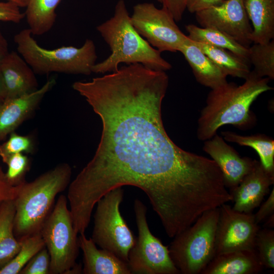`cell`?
<instances>
[{
    "label": "cell",
    "mask_w": 274,
    "mask_h": 274,
    "mask_svg": "<svg viewBox=\"0 0 274 274\" xmlns=\"http://www.w3.org/2000/svg\"><path fill=\"white\" fill-rule=\"evenodd\" d=\"M15 208L13 199L0 205V270L18 253L21 243L14 233Z\"/></svg>",
    "instance_id": "obj_21"
},
{
    "label": "cell",
    "mask_w": 274,
    "mask_h": 274,
    "mask_svg": "<svg viewBox=\"0 0 274 274\" xmlns=\"http://www.w3.org/2000/svg\"><path fill=\"white\" fill-rule=\"evenodd\" d=\"M16 194V186H12L8 182L5 173L0 166V205L6 200L14 199Z\"/></svg>",
    "instance_id": "obj_34"
},
{
    "label": "cell",
    "mask_w": 274,
    "mask_h": 274,
    "mask_svg": "<svg viewBox=\"0 0 274 274\" xmlns=\"http://www.w3.org/2000/svg\"><path fill=\"white\" fill-rule=\"evenodd\" d=\"M50 264V255L45 247L29 261L19 274H49Z\"/></svg>",
    "instance_id": "obj_31"
},
{
    "label": "cell",
    "mask_w": 274,
    "mask_h": 274,
    "mask_svg": "<svg viewBox=\"0 0 274 274\" xmlns=\"http://www.w3.org/2000/svg\"><path fill=\"white\" fill-rule=\"evenodd\" d=\"M8 52L7 41L0 30V60L6 55Z\"/></svg>",
    "instance_id": "obj_37"
},
{
    "label": "cell",
    "mask_w": 274,
    "mask_h": 274,
    "mask_svg": "<svg viewBox=\"0 0 274 274\" xmlns=\"http://www.w3.org/2000/svg\"><path fill=\"white\" fill-rule=\"evenodd\" d=\"M35 73L16 52H8L0 60V77L6 99L32 92L38 89Z\"/></svg>",
    "instance_id": "obj_16"
},
{
    "label": "cell",
    "mask_w": 274,
    "mask_h": 274,
    "mask_svg": "<svg viewBox=\"0 0 274 274\" xmlns=\"http://www.w3.org/2000/svg\"><path fill=\"white\" fill-rule=\"evenodd\" d=\"M61 0H28L24 12L32 35L41 36L51 29L56 19V9Z\"/></svg>",
    "instance_id": "obj_23"
},
{
    "label": "cell",
    "mask_w": 274,
    "mask_h": 274,
    "mask_svg": "<svg viewBox=\"0 0 274 274\" xmlns=\"http://www.w3.org/2000/svg\"><path fill=\"white\" fill-rule=\"evenodd\" d=\"M7 2H11L20 8L26 7L28 0H6Z\"/></svg>",
    "instance_id": "obj_39"
},
{
    "label": "cell",
    "mask_w": 274,
    "mask_h": 274,
    "mask_svg": "<svg viewBox=\"0 0 274 274\" xmlns=\"http://www.w3.org/2000/svg\"><path fill=\"white\" fill-rule=\"evenodd\" d=\"M215 238V256L242 250L254 249L260 228L252 213L235 211L226 203L219 207Z\"/></svg>",
    "instance_id": "obj_11"
},
{
    "label": "cell",
    "mask_w": 274,
    "mask_h": 274,
    "mask_svg": "<svg viewBox=\"0 0 274 274\" xmlns=\"http://www.w3.org/2000/svg\"><path fill=\"white\" fill-rule=\"evenodd\" d=\"M269 82V78L260 77L252 71L241 85L227 82L212 89L197 120V139H210L226 125L243 130L251 128L256 117L250 107L259 95L273 89Z\"/></svg>",
    "instance_id": "obj_2"
},
{
    "label": "cell",
    "mask_w": 274,
    "mask_h": 274,
    "mask_svg": "<svg viewBox=\"0 0 274 274\" xmlns=\"http://www.w3.org/2000/svg\"><path fill=\"white\" fill-rule=\"evenodd\" d=\"M8 170L5 176L8 182L16 186L24 182V177L29 169L30 161L27 156L23 153L11 155L6 162Z\"/></svg>",
    "instance_id": "obj_30"
},
{
    "label": "cell",
    "mask_w": 274,
    "mask_h": 274,
    "mask_svg": "<svg viewBox=\"0 0 274 274\" xmlns=\"http://www.w3.org/2000/svg\"><path fill=\"white\" fill-rule=\"evenodd\" d=\"M193 42L227 76L245 79L250 74L248 60L226 49Z\"/></svg>",
    "instance_id": "obj_25"
},
{
    "label": "cell",
    "mask_w": 274,
    "mask_h": 274,
    "mask_svg": "<svg viewBox=\"0 0 274 274\" xmlns=\"http://www.w3.org/2000/svg\"><path fill=\"white\" fill-rule=\"evenodd\" d=\"M195 14L201 27L216 28L246 47L252 43V27L245 10V0H225L218 6Z\"/></svg>",
    "instance_id": "obj_12"
},
{
    "label": "cell",
    "mask_w": 274,
    "mask_h": 274,
    "mask_svg": "<svg viewBox=\"0 0 274 274\" xmlns=\"http://www.w3.org/2000/svg\"><path fill=\"white\" fill-rule=\"evenodd\" d=\"M6 98L5 90L1 78L0 77V108Z\"/></svg>",
    "instance_id": "obj_38"
},
{
    "label": "cell",
    "mask_w": 274,
    "mask_h": 274,
    "mask_svg": "<svg viewBox=\"0 0 274 274\" xmlns=\"http://www.w3.org/2000/svg\"><path fill=\"white\" fill-rule=\"evenodd\" d=\"M130 20L136 31L161 53L179 52L188 39L165 9L157 8L152 3L135 5Z\"/></svg>",
    "instance_id": "obj_10"
},
{
    "label": "cell",
    "mask_w": 274,
    "mask_h": 274,
    "mask_svg": "<svg viewBox=\"0 0 274 274\" xmlns=\"http://www.w3.org/2000/svg\"><path fill=\"white\" fill-rule=\"evenodd\" d=\"M274 214V190L272 189L269 197L261 206L258 212L254 215L257 224L265 221L270 216Z\"/></svg>",
    "instance_id": "obj_35"
},
{
    "label": "cell",
    "mask_w": 274,
    "mask_h": 274,
    "mask_svg": "<svg viewBox=\"0 0 274 274\" xmlns=\"http://www.w3.org/2000/svg\"><path fill=\"white\" fill-rule=\"evenodd\" d=\"M252 25V43H266L274 38V0H245Z\"/></svg>",
    "instance_id": "obj_20"
},
{
    "label": "cell",
    "mask_w": 274,
    "mask_h": 274,
    "mask_svg": "<svg viewBox=\"0 0 274 274\" xmlns=\"http://www.w3.org/2000/svg\"><path fill=\"white\" fill-rule=\"evenodd\" d=\"M219 208L203 213L191 226L174 236L168 247L174 264L183 274H199L215 256Z\"/></svg>",
    "instance_id": "obj_6"
},
{
    "label": "cell",
    "mask_w": 274,
    "mask_h": 274,
    "mask_svg": "<svg viewBox=\"0 0 274 274\" xmlns=\"http://www.w3.org/2000/svg\"><path fill=\"white\" fill-rule=\"evenodd\" d=\"M179 52L183 55L201 85L212 89L227 82V76L189 38Z\"/></svg>",
    "instance_id": "obj_19"
},
{
    "label": "cell",
    "mask_w": 274,
    "mask_h": 274,
    "mask_svg": "<svg viewBox=\"0 0 274 274\" xmlns=\"http://www.w3.org/2000/svg\"><path fill=\"white\" fill-rule=\"evenodd\" d=\"M14 41L18 53L36 74L61 73L89 75L97 58L94 43L88 39L80 47L69 46L48 49L38 43L28 28L16 34Z\"/></svg>",
    "instance_id": "obj_5"
},
{
    "label": "cell",
    "mask_w": 274,
    "mask_h": 274,
    "mask_svg": "<svg viewBox=\"0 0 274 274\" xmlns=\"http://www.w3.org/2000/svg\"><path fill=\"white\" fill-rule=\"evenodd\" d=\"M254 250L263 267L274 268V230L272 228L259 229L255 239Z\"/></svg>",
    "instance_id": "obj_28"
},
{
    "label": "cell",
    "mask_w": 274,
    "mask_h": 274,
    "mask_svg": "<svg viewBox=\"0 0 274 274\" xmlns=\"http://www.w3.org/2000/svg\"><path fill=\"white\" fill-rule=\"evenodd\" d=\"M33 151L34 143L30 136L13 132L10 134L9 139L0 145V157L6 163L9 157L13 154L30 153Z\"/></svg>",
    "instance_id": "obj_29"
},
{
    "label": "cell",
    "mask_w": 274,
    "mask_h": 274,
    "mask_svg": "<svg viewBox=\"0 0 274 274\" xmlns=\"http://www.w3.org/2000/svg\"><path fill=\"white\" fill-rule=\"evenodd\" d=\"M121 187L105 194L96 203L91 237L96 245L127 263L136 239L119 210L123 198Z\"/></svg>",
    "instance_id": "obj_8"
},
{
    "label": "cell",
    "mask_w": 274,
    "mask_h": 274,
    "mask_svg": "<svg viewBox=\"0 0 274 274\" xmlns=\"http://www.w3.org/2000/svg\"><path fill=\"white\" fill-rule=\"evenodd\" d=\"M79 248L83 252L84 274H131L127 263L113 253L105 249H98L85 233L78 237Z\"/></svg>",
    "instance_id": "obj_17"
},
{
    "label": "cell",
    "mask_w": 274,
    "mask_h": 274,
    "mask_svg": "<svg viewBox=\"0 0 274 274\" xmlns=\"http://www.w3.org/2000/svg\"><path fill=\"white\" fill-rule=\"evenodd\" d=\"M16 256L0 270V274H18L29 261L45 247L41 232L30 235L22 241Z\"/></svg>",
    "instance_id": "obj_27"
},
{
    "label": "cell",
    "mask_w": 274,
    "mask_h": 274,
    "mask_svg": "<svg viewBox=\"0 0 274 274\" xmlns=\"http://www.w3.org/2000/svg\"><path fill=\"white\" fill-rule=\"evenodd\" d=\"M156 1L160 3H162V0H156Z\"/></svg>",
    "instance_id": "obj_40"
},
{
    "label": "cell",
    "mask_w": 274,
    "mask_h": 274,
    "mask_svg": "<svg viewBox=\"0 0 274 274\" xmlns=\"http://www.w3.org/2000/svg\"><path fill=\"white\" fill-rule=\"evenodd\" d=\"M25 18L20 7L9 2H0V21L18 23Z\"/></svg>",
    "instance_id": "obj_32"
},
{
    "label": "cell",
    "mask_w": 274,
    "mask_h": 274,
    "mask_svg": "<svg viewBox=\"0 0 274 274\" xmlns=\"http://www.w3.org/2000/svg\"><path fill=\"white\" fill-rule=\"evenodd\" d=\"M97 31L109 45L111 54L96 63L92 73L105 74L116 71L119 64L141 63L151 69L166 71L171 64L161 55L135 29L130 20L125 2L119 0L114 15L96 27Z\"/></svg>",
    "instance_id": "obj_3"
},
{
    "label": "cell",
    "mask_w": 274,
    "mask_h": 274,
    "mask_svg": "<svg viewBox=\"0 0 274 274\" xmlns=\"http://www.w3.org/2000/svg\"><path fill=\"white\" fill-rule=\"evenodd\" d=\"M248 61L259 77L274 79V41L266 43H253L249 47Z\"/></svg>",
    "instance_id": "obj_26"
},
{
    "label": "cell",
    "mask_w": 274,
    "mask_h": 274,
    "mask_svg": "<svg viewBox=\"0 0 274 274\" xmlns=\"http://www.w3.org/2000/svg\"><path fill=\"white\" fill-rule=\"evenodd\" d=\"M202 149L219 167L225 185L230 190L241 183L252 169L255 161L250 157H242L217 133L203 142Z\"/></svg>",
    "instance_id": "obj_13"
},
{
    "label": "cell",
    "mask_w": 274,
    "mask_h": 274,
    "mask_svg": "<svg viewBox=\"0 0 274 274\" xmlns=\"http://www.w3.org/2000/svg\"><path fill=\"white\" fill-rule=\"evenodd\" d=\"M72 172L68 164L62 163L32 181H24L16 186L14 233L18 241L40 232L56 195L69 185Z\"/></svg>",
    "instance_id": "obj_4"
},
{
    "label": "cell",
    "mask_w": 274,
    "mask_h": 274,
    "mask_svg": "<svg viewBox=\"0 0 274 274\" xmlns=\"http://www.w3.org/2000/svg\"><path fill=\"white\" fill-rule=\"evenodd\" d=\"M161 4L176 21L182 19L186 10V0H162Z\"/></svg>",
    "instance_id": "obj_33"
},
{
    "label": "cell",
    "mask_w": 274,
    "mask_h": 274,
    "mask_svg": "<svg viewBox=\"0 0 274 274\" xmlns=\"http://www.w3.org/2000/svg\"><path fill=\"white\" fill-rule=\"evenodd\" d=\"M263 268L254 249L242 250L215 256L201 274H257Z\"/></svg>",
    "instance_id": "obj_18"
},
{
    "label": "cell",
    "mask_w": 274,
    "mask_h": 274,
    "mask_svg": "<svg viewBox=\"0 0 274 274\" xmlns=\"http://www.w3.org/2000/svg\"><path fill=\"white\" fill-rule=\"evenodd\" d=\"M223 1H225V0H223Z\"/></svg>",
    "instance_id": "obj_41"
},
{
    "label": "cell",
    "mask_w": 274,
    "mask_h": 274,
    "mask_svg": "<svg viewBox=\"0 0 274 274\" xmlns=\"http://www.w3.org/2000/svg\"><path fill=\"white\" fill-rule=\"evenodd\" d=\"M168 85L165 72L141 63L73 83L102 122L93 157L68 185L67 196L74 204L90 212L108 192L130 185L142 190L162 214L198 191L213 161L182 149L167 135L161 106Z\"/></svg>",
    "instance_id": "obj_1"
},
{
    "label": "cell",
    "mask_w": 274,
    "mask_h": 274,
    "mask_svg": "<svg viewBox=\"0 0 274 274\" xmlns=\"http://www.w3.org/2000/svg\"><path fill=\"white\" fill-rule=\"evenodd\" d=\"M227 142L242 146L249 147L258 154L260 162L265 169L274 175V140L264 134L243 135L231 131L221 132Z\"/></svg>",
    "instance_id": "obj_24"
},
{
    "label": "cell",
    "mask_w": 274,
    "mask_h": 274,
    "mask_svg": "<svg viewBox=\"0 0 274 274\" xmlns=\"http://www.w3.org/2000/svg\"><path fill=\"white\" fill-rule=\"evenodd\" d=\"M223 0H186V9L191 13H196L212 7L218 6Z\"/></svg>",
    "instance_id": "obj_36"
},
{
    "label": "cell",
    "mask_w": 274,
    "mask_h": 274,
    "mask_svg": "<svg viewBox=\"0 0 274 274\" xmlns=\"http://www.w3.org/2000/svg\"><path fill=\"white\" fill-rule=\"evenodd\" d=\"M55 84V79L52 78L32 92L5 100L0 108V141L14 132L33 113Z\"/></svg>",
    "instance_id": "obj_15"
},
{
    "label": "cell",
    "mask_w": 274,
    "mask_h": 274,
    "mask_svg": "<svg viewBox=\"0 0 274 274\" xmlns=\"http://www.w3.org/2000/svg\"><path fill=\"white\" fill-rule=\"evenodd\" d=\"M138 237L128 254L127 264L133 274H178L168 247L151 232L147 221V209L139 199L134 202Z\"/></svg>",
    "instance_id": "obj_9"
},
{
    "label": "cell",
    "mask_w": 274,
    "mask_h": 274,
    "mask_svg": "<svg viewBox=\"0 0 274 274\" xmlns=\"http://www.w3.org/2000/svg\"><path fill=\"white\" fill-rule=\"evenodd\" d=\"M67 203L65 195L59 196L40 231L50 255V274H68L77 264L78 234Z\"/></svg>",
    "instance_id": "obj_7"
},
{
    "label": "cell",
    "mask_w": 274,
    "mask_h": 274,
    "mask_svg": "<svg viewBox=\"0 0 274 274\" xmlns=\"http://www.w3.org/2000/svg\"><path fill=\"white\" fill-rule=\"evenodd\" d=\"M188 37L193 41L226 49L248 60L249 47L239 44L224 32L212 27H199L194 24L185 26Z\"/></svg>",
    "instance_id": "obj_22"
},
{
    "label": "cell",
    "mask_w": 274,
    "mask_h": 274,
    "mask_svg": "<svg viewBox=\"0 0 274 274\" xmlns=\"http://www.w3.org/2000/svg\"><path fill=\"white\" fill-rule=\"evenodd\" d=\"M273 183L274 175L267 172L260 162L255 160L251 171L229 191L234 201L233 209L239 212L252 213L260 206Z\"/></svg>",
    "instance_id": "obj_14"
}]
</instances>
